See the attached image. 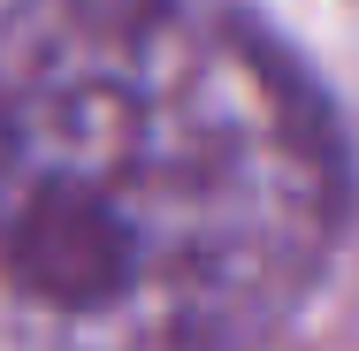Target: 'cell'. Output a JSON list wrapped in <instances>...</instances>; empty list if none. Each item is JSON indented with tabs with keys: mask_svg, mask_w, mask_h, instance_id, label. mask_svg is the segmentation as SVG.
I'll list each match as a JSON object with an SVG mask.
<instances>
[{
	"mask_svg": "<svg viewBox=\"0 0 359 351\" xmlns=\"http://www.w3.org/2000/svg\"><path fill=\"white\" fill-rule=\"evenodd\" d=\"M337 229V123L237 0L0 15V282L54 351H260Z\"/></svg>",
	"mask_w": 359,
	"mask_h": 351,
	"instance_id": "6da1fadb",
	"label": "cell"
}]
</instances>
